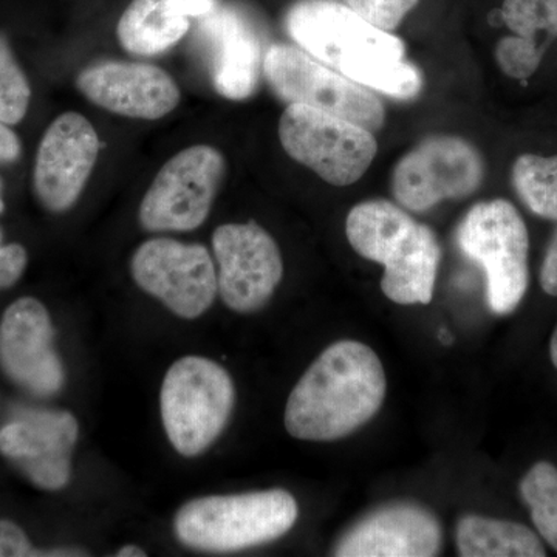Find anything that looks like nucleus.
<instances>
[{
	"instance_id": "obj_1",
	"label": "nucleus",
	"mask_w": 557,
	"mask_h": 557,
	"mask_svg": "<svg viewBox=\"0 0 557 557\" xmlns=\"http://www.w3.org/2000/svg\"><path fill=\"white\" fill-rule=\"evenodd\" d=\"M285 25L299 49L370 90L409 100L421 89L420 72L405 60L403 40L339 0H300Z\"/></svg>"
},
{
	"instance_id": "obj_2",
	"label": "nucleus",
	"mask_w": 557,
	"mask_h": 557,
	"mask_svg": "<svg viewBox=\"0 0 557 557\" xmlns=\"http://www.w3.org/2000/svg\"><path fill=\"white\" fill-rule=\"evenodd\" d=\"M386 375L372 348L339 341L319 355L289 394L285 428L292 437L333 442L347 437L379 412Z\"/></svg>"
},
{
	"instance_id": "obj_3",
	"label": "nucleus",
	"mask_w": 557,
	"mask_h": 557,
	"mask_svg": "<svg viewBox=\"0 0 557 557\" xmlns=\"http://www.w3.org/2000/svg\"><path fill=\"white\" fill-rule=\"evenodd\" d=\"M346 234L359 256L384 267L381 289L392 302H431L442 256L431 228L391 201L373 200L348 212Z\"/></svg>"
},
{
	"instance_id": "obj_4",
	"label": "nucleus",
	"mask_w": 557,
	"mask_h": 557,
	"mask_svg": "<svg viewBox=\"0 0 557 557\" xmlns=\"http://www.w3.org/2000/svg\"><path fill=\"white\" fill-rule=\"evenodd\" d=\"M299 508L284 490L194 498L178 509L174 530L186 547L228 553L269 544L287 534Z\"/></svg>"
},
{
	"instance_id": "obj_5",
	"label": "nucleus",
	"mask_w": 557,
	"mask_h": 557,
	"mask_svg": "<svg viewBox=\"0 0 557 557\" xmlns=\"http://www.w3.org/2000/svg\"><path fill=\"white\" fill-rule=\"evenodd\" d=\"M236 403L230 373L212 359L180 358L164 375L161 420L171 445L183 457H197L214 445Z\"/></svg>"
},
{
	"instance_id": "obj_6",
	"label": "nucleus",
	"mask_w": 557,
	"mask_h": 557,
	"mask_svg": "<svg viewBox=\"0 0 557 557\" xmlns=\"http://www.w3.org/2000/svg\"><path fill=\"white\" fill-rule=\"evenodd\" d=\"M457 244L485 271L491 310L518 309L528 288L530 237L515 205L502 199L475 205L458 226Z\"/></svg>"
},
{
	"instance_id": "obj_7",
	"label": "nucleus",
	"mask_w": 557,
	"mask_h": 557,
	"mask_svg": "<svg viewBox=\"0 0 557 557\" xmlns=\"http://www.w3.org/2000/svg\"><path fill=\"white\" fill-rule=\"evenodd\" d=\"M282 148L333 186H348L376 157L372 132L343 116L304 104H288L278 121Z\"/></svg>"
},
{
	"instance_id": "obj_8",
	"label": "nucleus",
	"mask_w": 557,
	"mask_h": 557,
	"mask_svg": "<svg viewBox=\"0 0 557 557\" xmlns=\"http://www.w3.org/2000/svg\"><path fill=\"white\" fill-rule=\"evenodd\" d=\"M263 75L282 100L343 116L379 131L384 108L375 91L341 75L299 47L273 46L263 60Z\"/></svg>"
},
{
	"instance_id": "obj_9",
	"label": "nucleus",
	"mask_w": 557,
	"mask_h": 557,
	"mask_svg": "<svg viewBox=\"0 0 557 557\" xmlns=\"http://www.w3.org/2000/svg\"><path fill=\"white\" fill-rule=\"evenodd\" d=\"M225 159L208 145L180 150L161 168L139 205L138 220L152 233H185L203 225L211 212Z\"/></svg>"
},
{
	"instance_id": "obj_10",
	"label": "nucleus",
	"mask_w": 557,
	"mask_h": 557,
	"mask_svg": "<svg viewBox=\"0 0 557 557\" xmlns=\"http://www.w3.org/2000/svg\"><path fill=\"white\" fill-rule=\"evenodd\" d=\"M131 271L139 288L183 319L201 317L219 295L215 262L203 245L146 240L132 256Z\"/></svg>"
},
{
	"instance_id": "obj_11",
	"label": "nucleus",
	"mask_w": 557,
	"mask_h": 557,
	"mask_svg": "<svg viewBox=\"0 0 557 557\" xmlns=\"http://www.w3.org/2000/svg\"><path fill=\"white\" fill-rule=\"evenodd\" d=\"M483 172L482 157L469 143L438 135L424 139L398 161L392 190L403 207L428 211L440 201L471 196Z\"/></svg>"
},
{
	"instance_id": "obj_12",
	"label": "nucleus",
	"mask_w": 557,
	"mask_h": 557,
	"mask_svg": "<svg viewBox=\"0 0 557 557\" xmlns=\"http://www.w3.org/2000/svg\"><path fill=\"white\" fill-rule=\"evenodd\" d=\"M219 295L237 313H252L276 292L282 274L276 240L256 223H226L212 234Z\"/></svg>"
},
{
	"instance_id": "obj_13",
	"label": "nucleus",
	"mask_w": 557,
	"mask_h": 557,
	"mask_svg": "<svg viewBox=\"0 0 557 557\" xmlns=\"http://www.w3.org/2000/svg\"><path fill=\"white\" fill-rule=\"evenodd\" d=\"M100 137L78 112H65L47 127L36 156L33 185L51 212H64L78 201L100 157Z\"/></svg>"
},
{
	"instance_id": "obj_14",
	"label": "nucleus",
	"mask_w": 557,
	"mask_h": 557,
	"mask_svg": "<svg viewBox=\"0 0 557 557\" xmlns=\"http://www.w3.org/2000/svg\"><path fill=\"white\" fill-rule=\"evenodd\" d=\"M78 435V421L65 410L22 408L0 431V453L35 485L57 491L69 483Z\"/></svg>"
},
{
	"instance_id": "obj_15",
	"label": "nucleus",
	"mask_w": 557,
	"mask_h": 557,
	"mask_svg": "<svg viewBox=\"0 0 557 557\" xmlns=\"http://www.w3.org/2000/svg\"><path fill=\"white\" fill-rule=\"evenodd\" d=\"M49 311L33 298L11 304L0 322V366L14 383L39 397L64 386V368L53 347Z\"/></svg>"
},
{
	"instance_id": "obj_16",
	"label": "nucleus",
	"mask_w": 557,
	"mask_h": 557,
	"mask_svg": "<svg viewBox=\"0 0 557 557\" xmlns=\"http://www.w3.org/2000/svg\"><path fill=\"white\" fill-rule=\"evenodd\" d=\"M76 87L94 104L135 120L163 119L182 100L170 73L143 62H98L79 73Z\"/></svg>"
},
{
	"instance_id": "obj_17",
	"label": "nucleus",
	"mask_w": 557,
	"mask_h": 557,
	"mask_svg": "<svg viewBox=\"0 0 557 557\" xmlns=\"http://www.w3.org/2000/svg\"><path fill=\"white\" fill-rule=\"evenodd\" d=\"M199 25L215 90L226 100H247L258 89L265 60L258 32L236 11L219 7Z\"/></svg>"
},
{
	"instance_id": "obj_18",
	"label": "nucleus",
	"mask_w": 557,
	"mask_h": 557,
	"mask_svg": "<svg viewBox=\"0 0 557 557\" xmlns=\"http://www.w3.org/2000/svg\"><path fill=\"white\" fill-rule=\"evenodd\" d=\"M442 528L432 512L412 504L388 505L357 523L336 545L339 557H432Z\"/></svg>"
},
{
	"instance_id": "obj_19",
	"label": "nucleus",
	"mask_w": 557,
	"mask_h": 557,
	"mask_svg": "<svg viewBox=\"0 0 557 557\" xmlns=\"http://www.w3.org/2000/svg\"><path fill=\"white\" fill-rule=\"evenodd\" d=\"M218 7L215 0H132L121 14V47L138 57H157L177 46L194 21Z\"/></svg>"
},
{
	"instance_id": "obj_20",
	"label": "nucleus",
	"mask_w": 557,
	"mask_h": 557,
	"mask_svg": "<svg viewBox=\"0 0 557 557\" xmlns=\"http://www.w3.org/2000/svg\"><path fill=\"white\" fill-rule=\"evenodd\" d=\"M457 547L463 557H544L536 534L520 523L480 516L458 522Z\"/></svg>"
},
{
	"instance_id": "obj_21",
	"label": "nucleus",
	"mask_w": 557,
	"mask_h": 557,
	"mask_svg": "<svg viewBox=\"0 0 557 557\" xmlns=\"http://www.w3.org/2000/svg\"><path fill=\"white\" fill-rule=\"evenodd\" d=\"M512 183L534 214L557 220V156L523 153L512 168Z\"/></svg>"
},
{
	"instance_id": "obj_22",
	"label": "nucleus",
	"mask_w": 557,
	"mask_h": 557,
	"mask_svg": "<svg viewBox=\"0 0 557 557\" xmlns=\"http://www.w3.org/2000/svg\"><path fill=\"white\" fill-rule=\"evenodd\" d=\"M520 494L539 534L557 552V469L539 461L520 482Z\"/></svg>"
},
{
	"instance_id": "obj_23",
	"label": "nucleus",
	"mask_w": 557,
	"mask_h": 557,
	"mask_svg": "<svg viewBox=\"0 0 557 557\" xmlns=\"http://www.w3.org/2000/svg\"><path fill=\"white\" fill-rule=\"evenodd\" d=\"M32 87L7 39L0 35V121L14 126L30 108Z\"/></svg>"
},
{
	"instance_id": "obj_24",
	"label": "nucleus",
	"mask_w": 557,
	"mask_h": 557,
	"mask_svg": "<svg viewBox=\"0 0 557 557\" xmlns=\"http://www.w3.org/2000/svg\"><path fill=\"white\" fill-rule=\"evenodd\" d=\"M502 20L523 38L536 39L541 32L557 36V0H505Z\"/></svg>"
},
{
	"instance_id": "obj_25",
	"label": "nucleus",
	"mask_w": 557,
	"mask_h": 557,
	"mask_svg": "<svg viewBox=\"0 0 557 557\" xmlns=\"http://www.w3.org/2000/svg\"><path fill=\"white\" fill-rule=\"evenodd\" d=\"M544 49L536 39L523 36H507L497 44L496 60L505 75L515 79H528L541 65Z\"/></svg>"
},
{
	"instance_id": "obj_26",
	"label": "nucleus",
	"mask_w": 557,
	"mask_h": 557,
	"mask_svg": "<svg viewBox=\"0 0 557 557\" xmlns=\"http://www.w3.org/2000/svg\"><path fill=\"white\" fill-rule=\"evenodd\" d=\"M358 16L384 32H392L416 9L420 0H341Z\"/></svg>"
},
{
	"instance_id": "obj_27",
	"label": "nucleus",
	"mask_w": 557,
	"mask_h": 557,
	"mask_svg": "<svg viewBox=\"0 0 557 557\" xmlns=\"http://www.w3.org/2000/svg\"><path fill=\"white\" fill-rule=\"evenodd\" d=\"M27 251L22 245H2L0 231V288H9L16 284L27 267Z\"/></svg>"
},
{
	"instance_id": "obj_28",
	"label": "nucleus",
	"mask_w": 557,
	"mask_h": 557,
	"mask_svg": "<svg viewBox=\"0 0 557 557\" xmlns=\"http://www.w3.org/2000/svg\"><path fill=\"white\" fill-rule=\"evenodd\" d=\"M30 541L16 523L0 520V557L35 556Z\"/></svg>"
},
{
	"instance_id": "obj_29",
	"label": "nucleus",
	"mask_w": 557,
	"mask_h": 557,
	"mask_svg": "<svg viewBox=\"0 0 557 557\" xmlns=\"http://www.w3.org/2000/svg\"><path fill=\"white\" fill-rule=\"evenodd\" d=\"M541 285L547 295L557 296V230L542 262Z\"/></svg>"
},
{
	"instance_id": "obj_30",
	"label": "nucleus",
	"mask_w": 557,
	"mask_h": 557,
	"mask_svg": "<svg viewBox=\"0 0 557 557\" xmlns=\"http://www.w3.org/2000/svg\"><path fill=\"white\" fill-rule=\"evenodd\" d=\"M21 156L20 137L10 129L9 124L0 121V161L11 163Z\"/></svg>"
},
{
	"instance_id": "obj_31",
	"label": "nucleus",
	"mask_w": 557,
	"mask_h": 557,
	"mask_svg": "<svg viewBox=\"0 0 557 557\" xmlns=\"http://www.w3.org/2000/svg\"><path fill=\"white\" fill-rule=\"evenodd\" d=\"M119 557H145L146 552H143L141 548L135 547V545H127V547H123L116 553Z\"/></svg>"
},
{
	"instance_id": "obj_32",
	"label": "nucleus",
	"mask_w": 557,
	"mask_h": 557,
	"mask_svg": "<svg viewBox=\"0 0 557 557\" xmlns=\"http://www.w3.org/2000/svg\"><path fill=\"white\" fill-rule=\"evenodd\" d=\"M549 355H552L553 364L557 369V327L553 333L552 344H549Z\"/></svg>"
},
{
	"instance_id": "obj_33",
	"label": "nucleus",
	"mask_w": 557,
	"mask_h": 557,
	"mask_svg": "<svg viewBox=\"0 0 557 557\" xmlns=\"http://www.w3.org/2000/svg\"><path fill=\"white\" fill-rule=\"evenodd\" d=\"M3 209H5V205H3V199H2V182H0V214H2Z\"/></svg>"
}]
</instances>
